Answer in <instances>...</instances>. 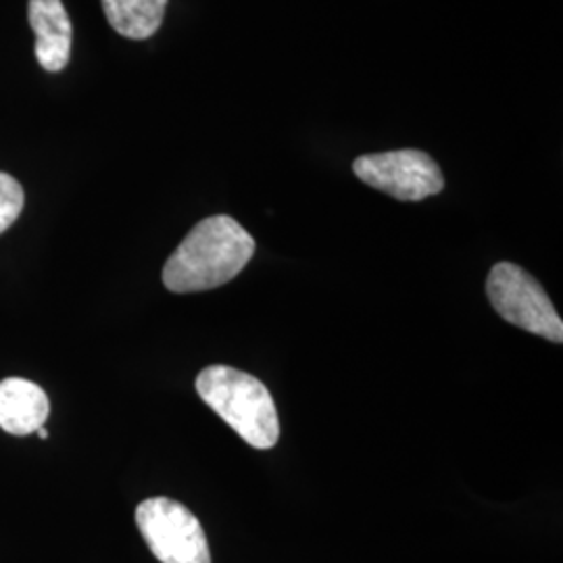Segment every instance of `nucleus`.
Here are the masks:
<instances>
[{
  "instance_id": "obj_1",
  "label": "nucleus",
  "mask_w": 563,
  "mask_h": 563,
  "mask_svg": "<svg viewBox=\"0 0 563 563\" xmlns=\"http://www.w3.org/2000/svg\"><path fill=\"white\" fill-rule=\"evenodd\" d=\"M255 255V239L230 216L197 223L163 267L167 290L186 295L234 280Z\"/></svg>"
},
{
  "instance_id": "obj_2",
  "label": "nucleus",
  "mask_w": 563,
  "mask_h": 563,
  "mask_svg": "<svg viewBox=\"0 0 563 563\" xmlns=\"http://www.w3.org/2000/svg\"><path fill=\"white\" fill-rule=\"evenodd\" d=\"M197 393L244 443L262 451L278 443L276 402L260 378L228 365H209L197 376Z\"/></svg>"
},
{
  "instance_id": "obj_3",
  "label": "nucleus",
  "mask_w": 563,
  "mask_h": 563,
  "mask_svg": "<svg viewBox=\"0 0 563 563\" xmlns=\"http://www.w3.org/2000/svg\"><path fill=\"white\" fill-rule=\"evenodd\" d=\"M486 295L505 322L562 344L563 322L543 286L516 263H497L486 280Z\"/></svg>"
},
{
  "instance_id": "obj_4",
  "label": "nucleus",
  "mask_w": 563,
  "mask_h": 563,
  "mask_svg": "<svg viewBox=\"0 0 563 563\" xmlns=\"http://www.w3.org/2000/svg\"><path fill=\"white\" fill-rule=\"evenodd\" d=\"M136 526L162 563H211L207 537L197 516L174 499L153 497L139 505Z\"/></svg>"
},
{
  "instance_id": "obj_5",
  "label": "nucleus",
  "mask_w": 563,
  "mask_h": 563,
  "mask_svg": "<svg viewBox=\"0 0 563 563\" xmlns=\"http://www.w3.org/2000/svg\"><path fill=\"white\" fill-rule=\"evenodd\" d=\"M353 172L367 186L397 201H423L443 192L444 178L437 162L416 148L362 155Z\"/></svg>"
},
{
  "instance_id": "obj_6",
  "label": "nucleus",
  "mask_w": 563,
  "mask_h": 563,
  "mask_svg": "<svg viewBox=\"0 0 563 563\" xmlns=\"http://www.w3.org/2000/svg\"><path fill=\"white\" fill-rule=\"evenodd\" d=\"M27 20L36 34V59L46 71H60L71 57V21L60 0H30Z\"/></svg>"
},
{
  "instance_id": "obj_7",
  "label": "nucleus",
  "mask_w": 563,
  "mask_h": 563,
  "mask_svg": "<svg viewBox=\"0 0 563 563\" xmlns=\"http://www.w3.org/2000/svg\"><path fill=\"white\" fill-rule=\"evenodd\" d=\"M51 401L38 384L23 378L0 383V428L15 437H27L46 423Z\"/></svg>"
},
{
  "instance_id": "obj_8",
  "label": "nucleus",
  "mask_w": 563,
  "mask_h": 563,
  "mask_svg": "<svg viewBox=\"0 0 563 563\" xmlns=\"http://www.w3.org/2000/svg\"><path fill=\"white\" fill-rule=\"evenodd\" d=\"M111 27L130 41H146L162 27L167 0H102Z\"/></svg>"
},
{
  "instance_id": "obj_9",
  "label": "nucleus",
  "mask_w": 563,
  "mask_h": 563,
  "mask_svg": "<svg viewBox=\"0 0 563 563\" xmlns=\"http://www.w3.org/2000/svg\"><path fill=\"white\" fill-rule=\"evenodd\" d=\"M25 202L20 181L0 172V234L18 222Z\"/></svg>"
},
{
  "instance_id": "obj_10",
  "label": "nucleus",
  "mask_w": 563,
  "mask_h": 563,
  "mask_svg": "<svg viewBox=\"0 0 563 563\" xmlns=\"http://www.w3.org/2000/svg\"><path fill=\"white\" fill-rule=\"evenodd\" d=\"M36 432H38V437H41L42 441H46V439H48V432H46V428H44V426H42V428H38Z\"/></svg>"
}]
</instances>
